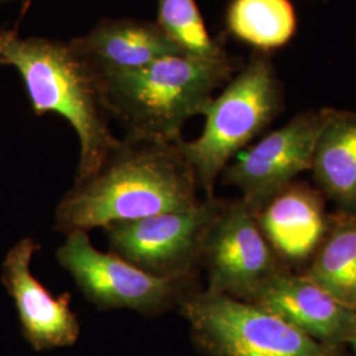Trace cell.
Listing matches in <instances>:
<instances>
[{
	"label": "cell",
	"mask_w": 356,
	"mask_h": 356,
	"mask_svg": "<svg viewBox=\"0 0 356 356\" xmlns=\"http://www.w3.org/2000/svg\"><path fill=\"white\" fill-rule=\"evenodd\" d=\"M350 347H351V348L354 350V354H355L356 356V339H354V341H353V343L350 344Z\"/></svg>",
	"instance_id": "cell-19"
},
{
	"label": "cell",
	"mask_w": 356,
	"mask_h": 356,
	"mask_svg": "<svg viewBox=\"0 0 356 356\" xmlns=\"http://www.w3.org/2000/svg\"><path fill=\"white\" fill-rule=\"evenodd\" d=\"M325 115L326 108L296 115L235 156L222 172V182L239 189L244 204L257 213L300 173L312 169Z\"/></svg>",
	"instance_id": "cell-9"
},
{
	"label": "cell",
	"mask_w": 356,
	"mask_h": 356,
	"mask_svg": "<svg viewBox=\"0 0 356 356\" xmlns=\"http://www.w3.org/2000/svg\"><path fill=\"white\" fill-rule=\"evenodd\" d=\"M231 56L204 60L173 54L141 69L98 79L103 106L124 136L177 143L182 128L238 72Z\"/></svg>",
	"instance_id": "cell-2"
},
{
	"label": "cell",
	"mask_w": 356,
	"mask_h": 356,
	"mask_svg": "<svg viewBox=\"0 0 356 356\" xmlns=\"http://www.w3.org/2000/svg\"><path fill=\"white\" fill-rule=\"evenodd\" d=\"M57 261L72 276L85 298L99 310H131L157 318L179 309L200 291L198 276L159 277L110 251L94 247L88 232L65 236Z\"/></svg>",
	"instance_id": "cell-6"
},
{
	"label": "cell",
	"mask_w": 356,
	"mask_h": 356,
	"mask_svg": "<svg viewBox=\"0 0 356 356\" xmlns=\"http://www.w3.org/2000/svg\"><path fill=\"white\" fill-rule=\"evenodd\" d=\"M4 61L19 72L35 115H60L74 128L79 141L76 178L89 176L120 140L110 128L98 78L69 41L15 35Z\"/></svg>",
	"instance_id": "cell-3"
},
{
	"label": "cell",
	"mask_w": 356,
	"mask_h": 356,
	"mask_svg": "<svg viewBox=\"0 0 356 356\" xmlns=\"http://www.w3.org/2000/svg\"><path fill=\"white\" fill-rule=\"evenodd\" d=\"M355 339H356V338H355Z\"/></svg>",
	"instance_id": "cell-22"
},
{
	"label": "cell",
	"mask_w": 356,
	"mask_h": 356,
	"mask_svg": "<svg viewBox=\"0 0 356 356\" xmlns=\"http://www.w3.org/2000/svg\"><path fill=\"white\" fill-rule=\"evenodd\" d=\"M344 305L356 309V216L330 214L317 252L301 272Z\"/></svg>",
	"instance_id": "cell-15"
},
{
	"label": "cell",
	"mask_w": 356,
	"mask_h": 356,
	"mask_svg": "<svg viewBox=\"0 0 356 356\" xmlns=\"http://www.w3.org/2000/svg\"><path fill=\"white\" fill-rule=\"evenodd\" d=\"M248 304L277 316L323 343L350 346L356 338V309L344 305L302 273L281 272Z\"/></svg>",
	"instance_id": "cell-11"
},
{
	"label": "cell",
	"mask_w": 356,
	"mask_h": 356,
	"mask_svg": "<svg viewBox=\"0 0 356 356\" xmlns=\"http://www.w3.org/2000/svg\"><path fill=\"white\" fill-rule=\"evenodd\" d=\"M225 202L204 197L191 209L111 223L103 229L108 251L159 277L200 275L204 238Z\"/></svg>",
	"instance_id": "cell-7"
},
{
	"label": "cell",
	"mask_w": 356,
	"mask_h": 356,
	"mask_svg": "<svg viewBox=\"0 0 356 356\" xmlns=\"http://www.w3.org/2000/svg\"><path fill=\"white\" fill-rule=\"evenodd\" d=\"M17 35L16 31H8V29H3L0 31V65H6L4 61V51H6V47L7 44L10 42V40Z\"/></svg>",
	"instance_id": "cell-18"
},
{
	"label": "cell",
	"mask_w": 356,
	"mask_h": 356,
	"mask_svg": "<svg viewBox=\"0 0 356 356\" xmlns=\"http://www.w3.org/2000/svg\"><path fill=\"white\" fill-rule=\"evenodd\" d=\"M225 20L232 38L263 53L285 47L297 31L291 0H231Z\"/></svg>",
	"instance_id": "cell-16"
},
{
	"label": "cell",
	"mask_w": 356,
	"mask_h": 356,
	"mask_svg": "<svg viewBox=\"0 0 356 356\" xmlns=\"http://www.w3.org/2000/svg\"><path fill=\"white\" fill-rule=\"evenodd\" d=\"M325 197L309 184L294 179L257 213V223L273 252L301 273L317 252L329 227Z\"/></svg>",
	"instance_id": "cell-12"
},
{
	"label": "cell",
	"mask_w": 356,
	"mask_h": 356,
	"mask_svg": "<svg viewBox=\"0 0 356 356\" xmlns=\"http://www.w3.org/2000/svg\"><path fill=\"white\" fill-rule=\"evenodd\" d=\"M69 44L98 79L138 70L166 56L185 54L156 23L136 19H103Z\"/></svg>",
	"instance_id": "cell-13"
},
{
	"label": "cell",
	"mask_w": 356,
	"mask_h": 356,
	"mask_svg": "<svg viewBox=\"0 0 356 356\" xmlns=\"http://www.w3.org/2000/svg\"><path fill=\"white\" fill-rule=\"evenodd\" d=\"M40 244L32 238L16 243L1 266V282L13 297L22 332L38 351L72 347L81 335V323L72 309V294H51L33 276L31 261Z\"/></svg>",
	"instance_id": "cell-10"
},
{
	"label": "cell",
	"mask_w": 356,
	"mask_h": 356,
	"mask_svg": "<svg viewBox=\"0 0 356 356\" xmlns=\"http://www.w3.org/2000/svg\"><path fill=\"white\" fill-rule=\"evenodd\" d=\"M355 44H356V38H355Z\"/></svg>",
	"instance_id": "cell-21"
},
{
	"label": "cell",
	"mask_w": 356,
	"mask_h": 356,
	"mask_svg": "<svg viewBox=\"0 0 356 356\" xmlns=\"http://www.w3.org/2000/svg\"><path fill=\"white\" fill-rule=\"evenodd\" d=\"M310 170L325 198L356 216V113L326 107Z\"/></svg>",
	"instance_id": "cell-14"
},
{
	"label": "cell",
	"mask_w": 356,
	"mask_h": 356,
	"mask_svg": "<svg viewBox=\"0 0 356 356\" xmlns=\"http://www.w3.org/2000/svg\"><path fill=\"white\" fill-rule=\"evenodd\" d=\"M204 291L250 302L268 281L292 270L273 252L254 210L242 198L226 200L204 238Z\"/></svg>",
	"instance_id": "cell-8"
},
{
	"label": "cell",
	"mask_w": 356,
	"mask_h": 356,
	"mask_svg": "<svg viewBox=\"0 0 356 356\" xmlns=\"http://www.w3.org/2000/svg\"><path fill=\"white\" fill-rule=\"evenodd\" d=\"M284 108L282 85L269 53L254 51L247 64L204 107L202 134L194 140L178 141L191 164L200 189L214 197L216 181L225 168Z\"/></svg>",
	"instance_id": "cell-4"
},
{
	"label": "cell",
	"mask_w": 356,
	"mask_h": 356,
	"mask_svg": "<svg viewBox=\"0 0 356 356\" xmlns=\"http://www.w3.org/2000/svg\"><path fill=\"white\" fill-rule=\"evenodd\" d=\"M156 24L186 56L220 60L229 54L211 38L195 0H157Z\"/></svg>",
	"instance_id": "cell-17"
},
{
	"label": "cell",
	"mask_w": 356,
	"mask_h": 356,
	"mask_svg": "<svg viewBox=\"0 0 356 356\" xmlns=\"http://www.w3.org/2000/svg\"><path fill=\"white\" fill-rule=\"evenodd\" d=\"M178 310L204 356H350L348 346L319 342L257 306L204 289Z\"/></svg>",
	"instance_id": "cell-5"
},
{
	"label": "cell",
	"mask_w": 356,
	"mask_h": 356,
	"mask_svg": "<svg viewBox=\"0 0 356 356\" xmlns=\"http://www.w3.org/2000/svg\"><path fill=\"white\" fill-rule=\"evenodd\" d=\"M198 182L177 143L124 136L89 176L74 178L54 211V229H104L198 204Z\"/></svg>",
	"instance_id": "cell-1"
},
{
	"label": "cell",
	"mask_w": 356,
	"mask_h": 356,
	"mask_svg": "<svg viewBox=\"0 0 356 356\" xmlns=\"http://www.w3.org/2000/svg\"><path fill=\"white\" fill-rule=\"evenodd\" d=\"M1 1H10V0H0V3H1ZM26 1H31V0H26Z\"/></svg>",
	"instance_id": "cell-20"
}]
</instances>
